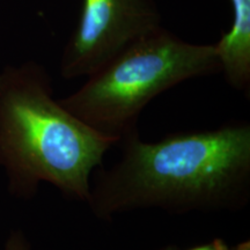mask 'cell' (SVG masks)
Listing matches in <instances>:
<instances>
[{
    "instance_id": "obj_5",
    "label": "cell",
    "mask_w": 250,
    "mask_h": 250,
    "mask_svg": "<svg viewBox=\"0 0 250 250\" xmlns=\"http://www.w3.org/2000/svg\"><path fill=\"white\" fill-rule=\"evenodd\" d=\"M233 6L230 29L214 44L220 73L234 89L249 93L250 87V0H229Z\"/></svg>"
},
{
    "instance_id": "obj_4",
    "label": "cell",
    "mask_w": 250,
    "mask_h": 250,
    "mask_svg": "<svg viewBox=\"0 0 250 250\" xmlns=\"http://www.w3.org/2000/svg\"><path fill=\"white\" fill-rule=\"evenodd\" d=\"M160 27L162 15L154 0H83L77 26L62 50V77H89Z\"/></svg>"
},
{
    "instance_id": "obj_9",
    "label": "cell",
    "mask_w": 250,
    "mask_h": 250,
    "mask_svg": "<svg viewBox=\"0 0 250 250\" xmlns=\"http://www.w3.org/2000/svg\"><path fill=\"white\" fill-rule=\"evenodd\" d=\"M158 250H180V249L176 245H166L164 247H161V248H159Z\"/></svg>"
},
{
    "instance_id": "obj_8",
    "label": "cell",
    "mask_w": 250,
    "mask_h": 250,
    "mask_svg": "<svg viewBox=\"0 0 250 250\" xmlns=\"http://www.w3.org/2000/svg\"><path fill=\"white\" fill-rule=\"evenodd\" d=\"M223 250H250V241H243L240 242L239 245H236L234 248H229V247H226Z\"/></svg>"
},
{
    "instance_id": "obj_7",
    "label": "cell",
    "mask_w": 250,
    "mask_h": 250,
    "mask_svg": "<svg viewBox=\"0 0 250 250\" xmlns=\"http://www.w3.org/2000/svg\"><path fill=\"white\" fill-rule=\"evenodd\" d=\"M226 247L227 245L223 241V240L214 239L213 241L203 243V245H197L187 250H223L224 248H226Z\"/></svg>"
},
{
    "instance_id": "obj_6",
    "label": "cell",
    "mask_w": 250,
    "mask_h": 250,
    "mask_svg": "<svg viewBox=\"0 0 250 250\" xmlns=\"http://www.w3.org/2000/svg\"><path fill=\"white\" fill-rule=\"evenodd\" d=\"M2 250H31V243L26 233L20 228L12 229L6 239Z\"/></svg>"
},
{
    "instance_id": "obj_2",
    "label": "cell",
    "mask_w": 250,
    "mask_h": 250,
    "mask_svg": "<svg viewBox=\"0 0 250 250\" xmlns=\"http://www.w3.org/2000/svg\"><path fill=\"white\" fill-rule=\"evenodd\" d=\"M117 144L55 98L43 65L28 61L0 71V168L13 198L30 201L49 184L86 204L94 170Z\"/></svg>"
},
{
    "instance_id": "obj_3",
    "label": "cell",
    "mask_w": 250,
    "mask_h": 250,
    "mask_svg": "<svg viewBox=\"0 0 250 250\" xmlns=\"http://www.w3.org/2000/svg\"><path fill=\"white\" fill-rule=\"evenodd\" d=\"M214 44L190 43L160 27L125 48L59 101L95 130L118 142L138 129L147 104L187 80L220 73Z\"/></svg>"
},
{
    "instance_id": "obj_1",
    "label": "cell",
    "mask_w": 250,
    "mask_h": 250,
    "mask_svg": "<svg viewBox=\"0 0 250 250\" xmlns=\"http://www.w3.org/2000/svg\"><path fill=\"white\" fill-rule=\"evenodd\" d=\"M117 146L120 160L100 167L86 202L100 220L139 210L237 212L249 204V122L176 131L155 142L143 140L136 129Z\"/></svg>"
}]
</instances>
